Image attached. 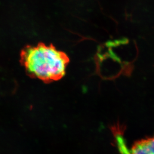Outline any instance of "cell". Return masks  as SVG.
I'll list each match as a JSON object with an SVG mask.
<instances>
[{
	"mask_svg": "<svg viewBox=\"0 0 154 154\" xmlns=\"http://www.w3.org/2000/svg\"><path fill=\"white\" fill-rule=\"evenodd\" d=\"M23 60L29 74L48 83L62 78L70 61L64 52L43 43L26 49Z\"/></svg>",
	"mask_w": 154,
	"mask_h": 154,
	"instance_id": "6da1fadb",
	"label": "cell"
},
{
	"mask_svg": "<svg viewBox=\"0 0 154 154\" xmlns=\"http://www.w3.org/2000/svg\"><path fill=\"white\" fill-rule=\"evenodd\" d=\"M131 154H154V137L136 143L130 150Z\"/></svg>",
	"mask_w": 154,
	"mask_h": 154,
	"instance_id": "7a4b0ae2",
	"label": "cell"
},
{
	"mask_svg": "<svg viewBox=\"0 0 154 154\" xmlns=\"http://www.w3.org/2000/svg\"><path fill=\"white\" fill-rule=\"evenodd\" d=\"M115 139L119 151L121 154H131L130 150L128 148L123 135L118 129H114Z\"/></svg>",
	"mask_w": 154,
	"mask_h": 154,
	"instance_id": "3957f363",
	"label": "cell"
}]
</instances>
